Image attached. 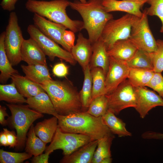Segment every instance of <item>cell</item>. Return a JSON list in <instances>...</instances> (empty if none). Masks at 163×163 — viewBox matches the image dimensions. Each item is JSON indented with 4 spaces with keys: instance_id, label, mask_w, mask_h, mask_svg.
Wrapping results in <instances>:
<instances>
[{
    "instance_id": "obj_44",
    "label": "cell",
    "mask_w": 163,
    "mask_h": 163,
    "mask_svg": "<svg viewBox=\"0 0 163 163\" xmlns=\"http://www.w3.org/2000/svg\"><path fill=\"white\" fill-rule=\"evenodd\" d=\"M50 154L45 152L37 156H34L31 160L33 163H48Z\"/></svg>"
},
{
    "instance_id": "obj_18",
    "label": "cell",
    "mask_w": 163,
    "mask_h": 163,
    "mask_svg": "<svg viewBox=\"0 0 163 163\" xmlns=\"http://www.w3.org/2000/svg\"><path fill=\"white\" fill-rule=\"evenodd\" d=\"M98 140H92L70 155L64 156L61 163H91Z\"/></svg>"
},
{
    "instance_id": "obj_48",
    "label": "cell",
    "mask_w": 163,
    "mask_h": 163,
    "mask_svg": "<svg viewBox=\"0 0 163 163\" xmlns=\"http://www.w3.org/2000/svg\"><path fill=\"white\" fill-rule=\"evenodd\" d=\"M127 1H129L133 2H140L145 1H147V0H125Z\"/></svg>"
},
{
    "instance_id": "obj_23",
    "label": "cell",
    "mask_w": 163,
    "mask_h": 163,
    "mask_svg": "<svg viewBox=\"0 0 163 163\" xmlns=\"http://www.w3.org/2000/svg\"><path fill=\"white\" fill-rule=\"evenodd\" d=\"M58 127V118L53 116L37 123L34 126V131L38 137L47 143L52 141Z\"/></svg>"
},
{
    "instance_id": "obj_16",
    "label": "cell",
    "mask_w": 163,
    "mask_h": 163,
    "mask_svg": "<svg viewBox=\"0 0 163 163\" xmlns=\"http://www.w3.org/2000/svg\"><path fill=\"white\" fill-rule=\"evenodd\" d=\"M71 53L84 71L91 61L92 54V44L89 39L85 38L80 32L78 35L76 43L72 48Z\"/></svg>"
},
{
    "instance_id": "obj_9",
    "label": "cell",
    "mask_w": 163,
    "mask_h": 163,
    "mask_svg": "<svg viewBox=\"0 0 163 163\" xmlns=\"http://www.w3.org/2000/svg\"><path fill=\"white\" fill-rule=\"evenodd\" d=\"M93 140L89 136L80 134L66 133L58 127L45 152L50 154L54 150L61 149L64 156L68 155Z\"/></svg>"
},
{
    "instance_id": "obj_32",
    "label": "cell",
    "mask_w": 163,
    "mask_h": 163,
    "mask_svg": "<svg viewBox=\"0 0 163 163\" xmlns=\"http://www.w3.org/2000/svg\"><path fill=\"white\" fill-rule=\"evenodd\" d=\"M114 138V136L112 135L98 140L91 163H101L104 159L111 157L110 148Z\"/></svg>"
},
{
    "instance_id": "obj_19",
    "label": "cell",
    "mask_w": 163,
    "mask_h": 163,
    "mask_svg": "<svg viewBox=\"0 0 163 163\" xmlns=\"http://www.w3.org/2000/svg\"><path fill=\"white\" fill-rule=\"evenodd\" d=\"M92 46V54L89 63L90 69L100 67L106 76L109 68V57L101 38L93 44Z\"/></svg>"
},
{
    "instance_id": "obj_15",
    "label": "cell",
    "mask_w": 163,
    "mask_h": 163,
    "mask_svg": "<svg viewBox=\"0 0 163 163\" xmlns=\"http://www.w3.org/2000/svg\"><path fill=\"white\" fill-rule=\"evenodd\" d=\"M22 61L28 65L37 64L47 66L46 55L36 43L30 37L24 39L21 48Z\"/></svg>"
},
{
    "instance_id": "obj_4",
    "label": "cell",
    "mask_w": 163,
    "mask_h": 163,
    "mask_svg": "<svg viewBox=\"0 0 163 163\" xmlns=\"http://www.w3.org/2000/svg\"><path fill=\"white\" fill-rule=\"evenodd\" d=\"M68 0H27L26 8L29 11L37 14L49 20L61 24L75 33L83 29V21L73 20L67 15L66 9L69 6Z\"/></svg>"
},
{
    "instance_id": "obj_21",
    "label": "cell",
    "mask_w": 163,
    "mask_h": 163,
    "mask_svg": "<svg viewBox=\"0 0 163 163\" xmlns=\"http://www.w3.org/2000/svg\"><path fill=\"white\" fill-rule=\"evenodd\" d=\"M11 78L18 92L24 97L27 98L33 97L45 91L40 84L18 73L12 75Z\"/></svg>"
},
{
    "instance_id": "obj_30",
    "label": "cell",
    "mask_w": 163,
    "mask_h": 163,
    "mask_svg": "<svg viewBox=\"0 0 163 163\" xmlns=\"http://www.w3.org/2000/svg\"><path fill=\"white\" fill-rule=\"evenodd\" d=\"M0 101L21 104L26 103V99L19 93L12 82L8 84L0 85Z\"/></svg>"
},
{
    "instance_id": "obj_46",
    "label": "cell",
    "mask_w": 163,
    "mask_h": 163,
    "mask_svg": "<svg viewBox=\"0 0 163 163\" xmlns=\"http://www.w3.org/2000/svg\"><path fill=\"white\" fill-rule=\"evenodd\" d=\"M0 145L5 147L9 146L6 135L4 131L0 133Z\"/></svg>"
},
{
    "instance_id": "obj_33",
    "label": "cell",
    "mask_w": 163,
    "mask_h": 163,
    "mask_svg": "<svg viewBox=\"0 0 163 163\" xmlns=\"http://www.w3.org/2000/svg\"><path fill=\"white\" fill-rule=\"evenodd\" d=\"M126 63L129 68L153 70V66L149 53L138 49L133 56Z\"/></svg>"
},
{
    "instance_id": "obj_8",
    "label": "cell",
    "mask_w": 163,
    "mask_h": 163,
    "mask_svg": "<svg viewBox=\"0 0 163 163\" xmlns=\"http://www.w3.org/2000/svg\"><path fill=\"white\" fill-rule=\"evenodd\" d=\"M30 37L39 46L49 59L53 61L56 57L74 65L77 62L71 53L60 47L57 43L44 34L35 25H29L27 29Z\"/></svg>"
},
{
    "instance_id": "obj_50",
    "label": "cell",
    "mask_w": 163,
    "mask_h": 163,
    "mask_svg": "<svg viewBox=\"0 0 163 163\" xmlns=\"http://www.w3.org/2000/svg\"><path fill=\"white\" fill-rule=\"evenodd\" d=\"M161 43H162L163 46V40H161Z\"/></svg>"
},
{
    "instance_id": "obj_17",
    "label": "cell",
    "mask_w": 163,
    "mask_h": 163,
    "mask_svg": "<svg viewBox=\"0 0 163 163\" xmlns=\"http://www.w3.org/2000/svg\"><path fill=\"white\" fill-rule=\"evenodd\" d=\"M146 2L147 1L133 2L125 0H102V4L107 12L122 11L140 18L143 14L141 9Z\"/></svg>"
},
{
    "instance_id": "obj_2",
    "label": "cell",
    "mask_w": 163,
    "mask_h": 163,
    "mask_svg": "<svg viewBox=\"0 0 163 163\" xmlns=\"http://www.w3.org/2000/svg\"><path fill=\"white\" fill-rule=\"evenodd\" d=\"M69 6L81 15L83 28L87 31L92 44L101 37L105 25L113 18L112 14L105 11L102 0H89L85 3L79 1L70 2Z\"/></svg>"
},
{
    "instance_id": "obj_36",
    "label": "cell",
    "mask_w": 163,
    "mask_h": 163,
    "mask_svg": "<svg viewBox=\"0 0 163 163\" xmlns=\"http://www.w3.org/2000/svg\"><path fill=\"white\" fill-rule=\"evenodd\" d=\"M150 6L145 9L148 15L156 16L160 19L161 26L160 30L163 33V0H147Z\"/></svg>"
},
{
    "instance_id": "obj_49",
    "label": "cell",
    "mask_w": 163,
    "mask_h": 163,
    "mask_svg": "<svg viewBox=\"0 0 163 163\" xmlns=\"http://www.w3.org/2000/svg\"><path fill=\"white\" fill-rule=\"evenodd\" d=\"M79 1L83 3H86L87 2L86 0H79Z\"/></svg>"
},
{
    "instance_id": "obj_25",
    "label": "cell",
    "mask_w": 163,
    "mask_h": 163,
    "mask_svg": "<svg viewBox=\"0 0 163 163\" xmlns=\"http://www.w3.org/2000/svg\"><path fill=\"white\" fill-rule=\"evenodd\" d=\"M115 115L113 112L108 110L102 116L104 123L113 134L119 137L131 136L132 133L126 129V123Z\"/></svg>"
},
{
    "instance_id": "obj_35",
    "label": "cell",
    "mask_w": 163,
    "mask_h": 163,
    "mask_svg": "<svg viewBox=\"0 0 163 163\" xmlns=\"http://www.w3.org/2000/svg\"><path fill=\"white\" fill-rule=\"evenodd\" d=\"M31 154L26 152L22 153L15 152L0 150V163H21L30 158Z\"/></svg>"
},
{
    "instance_id": "obj_38",
    "label": "cell",
    "mask_w": 163,
    "mask_h": 163,
    "mask_svg": "<svg viewBox=\"0 0 163 163\" xmlns=\"http://www.w3.org/2000/svg\"><path fill=\"white\" fill-rule=\"evenodd\" d=\"M146 86L156 91L163 98V76L161 72H154L152 78Z\"/></svg>"
},
{
    "instance_id": "obj_22",
    "label": "cell",
    "mask_w": 163,
    "mask_h": 163,
    "mask_svg": "<svg viewBox=\"0 0 163 163\" xmlns=\"http://www.w3.org/2000/svg\"><path fill=\"white\" fill-rule=\"evenodd\" d=\"M26 103L30 108L41 113L54 116L57 114L50 98L45 91L34 97L27 98Z\"/></svg>"
},
{
    "instance_id": "obj_28",
    "label": "cell",
    "mask_w": 163,
    "mask_h": 163,
    "mask_svg": "<svg viewBox=\"0 0 163 163\" xmlns=\"http://www.w3.org/2000/svg\"><path fill=\"white\" fill-rule=\"evenodd\" d=\"M154 72L153 70L130 68L128 79L135 88L146 86L152 78Z\"/></svg>"
},
{
    "instance_id": "obj_3",
    "label": "cell",
    "mask_w": 163,
    "mask_h": 163,
    "mask_svg": "<svg viewBox=\"0 0 163 163\" xmlns=\"http://www.w3.org/2000/svg\"><path fill=\"white\" fill-rule=\"evenodd\" d=\"M40 84L49 96L57 114L65 116L83 111L79 93L69 82L52 80Z\"/></svg>"
},
{
    "instance_id": "obj_10",
    "label": "cell",
    "mask_w": 163,
    "mask_h": 163,
    "mask_svg": "<svg viewBox=\"0 0 163 163\" xmlns=\"http://www.w3.org/2000/svg\"><path fill=\"white\" fill-rule=\"evenodd\" d=\"M129 39L139 50L148 53L157 50L156 40L149 27L148 15L145 9L142 17L133 24Z\"/></svg>"
},
{
    "instance_id": "obj_40",
    "label": "cell",
    "mask_w": 163,
    "mask_h": 163,
    "mask_svg": "<svg viewBox=\"0 0 163 163\" xmlns=\"http://www.w3.org/2000/svg\"><path fill=\"white\" fill-rule=\"evenodd\" d=\"M7 137L8 143L10 148H14L17 145L18 141L17 135L14 131H9L6 128H3Z\"/></svg>"
},
{
    "instance_id": "obj_24",
    "label": "cell",
    "mask_w": 163,
    "mask_h": 163,
    "mask_svg": "<svg viewBox=\"0 0 163 163\" xmlns=\"http://www.w3.org/2000/svg\"><path fill=\"white\" fill-rule=\"evenodd\" d=\"M21 67L25 76L37 83L42 84L53 80L46 65L40 64L27 66L21 65Z\"/></svg>"
},
{
    "instance_id": "obj_42",
    "label": "cell",
    "mask_w": 163,
    "mask_h": 163,
    "mask_svg": "<svg viewBox=\"0 0 163 163\" xmlns=\"http://www.w3.org/2000/svg\"><path fill=\"white\" fill-rule=\"evenodd\" d=\"M18 0H2L0 5L3 10L12 11L15 9V5Z\"/></svg>"
},
{
    "instance_id": "obj_5",
    "label": "cell",
    "mask_w": 163,
    "mask_h": 163,
    "mask_svg": "<svg viewBox=\"0 0 163 163\" xmlns=\"http://www.w3.org/2000/svg\"><path fill=\"white\" fill-rule=\"evenodd\" d=\"M11 115L7 120L8 124L16 129L18 141L16 150L23 149L25 146L27 132L33 123L43 117V115L31 108L28 105L20 104H6Z\"/></svg>"
},
{
    "instance_id": "obj_6",
    "label": "cell",
    "mask_w": 163,
    "mask_h": 163,
    "mask_svg": "<svg viewBox=\"0 0 163 163\" xmlns=\"http://www.w3.org/2000/svg\"><path fill=\"white\" fill-rule=\"evenodd\" d=\"M5 32L4 44L6 54L12 65L17 66L22 61L21 48L24 39L15 12L10 13Z\"/></svg>"
},
{
    "instance_id": "obj_13",
    "label": "cell",
    "mask_w": 163,
    "mask_h": 163,
    "mask_svg": "<svg viewBox=\"0 0 163 163\" xmlns=\"http://www.w3.org/2000/svg\"><path fill=\"white\" fill-rule=\"evenodd\" d=\"M33 19L35 25L45 36L61 45L65 50L71 52L72 48L63 40V32L67 28L65 26L46 19L34 13Z\"/></svg>"
},
{
    "instance_id": "obj_7",
    "label": "cell",
    "mask_w": 163,
    "mask_h": 163,
    "mask_svg": "<svg viewBox=\"0 0 163 163\" xmlns=\"http://www.w3.org/2000/svg\"><path fill=\"white\" fill-rule=\"evenodd\" d=\"M139 18L127 13L119 18L113 19L107 23L101 36L107 50L117 41L129 39L132 26Z\"/></svg>"
},
{
    "instance_id": "obj_39",
    "label": "cell",
    "mask_w": 163,
    "mask_h": 163,
    "mask_svg": "<svg viewBox=\"0 0 163 163\" xmlns=\"http://www.w3.org/2000/svg\"><path fill=\"white\" fill-rule=\"evenodd\" d=\"M52 72L54 75L59 77H66L69 73L68 67L62 62L55 64L53 67Z\"/></svg>"
},
{
    "instance_id": "obj_29",
    "label": "cell",
    "mask_w": 163,
    "mask_h": 163,
    "mask_svg": "<svg viewBox=\"0 0 163 163\" xmlns=\"http://www.w3.org/2000/svg\"><path fill=\"white\" fill-rule=\"evenodd\" d=\"M83 71L84 78L83 85L79 93L82 109H88L92 100V81L89 64Z\"/></svg>"
},
{
    "instance_id": "obj_43",
    "label": "cell",
    "mask_w": 163,
    "mask_h": 163,
    "mask_svg": "<svg viewBox=\"0 0 163 163\" xmlns=\"http://www.w3.org/2000/svg\"><path fill=\"white\" fill-rule=\"evenodd\" d=\"M141 136L144 139H163V133L152 131L145 132L142 134Z\"/></svg>"
},
{
    "instance_id": "obj_41",
    "label": "cell",
    "mask_w": 163,
    "mask_h": 163,
    "mask_svg": "<svg viewBox=\"0 0 163 163\" xmlns=\"http://www.w3.org/2000/svg\"><path fill=\"white\" fill-rule=\"evenodd\" d=\"M74 32L71 30H65L63 32L62 39L69 46L72 48L74 46L75 37Z\"/></svg>"
},
{
    "instance_id": "obj_27",
    "label": "cell",
    "mask_w": 163,
    "mask_h": 163,
    "mask_svg": "<svg viewBox=\"0 0 163 163\" xmlns=\"http://www.w3.org/2000/svg\"><path fill=\"white\" fill-rule=\"evenodd\" d=\"M27 135L25 149V152L34 156L42 154L46 149V143L36 135L33 124L30 127Z\"/></svg>"
},
{
    "instance_id": "obj_12",
    "label": "cell",
    "mask_w": 163,
    "mask_h": 163,
    "mask_svg": "<svg viewBox=\"0 0 163 163\" xmlns=\"http://www.w3.org/2000/svg\"><path fill=\"white\" fill-rule=\"evenodd\" d=\"M109 57V65L105 80L107 95L111 93L128 78L130 70L126 62Z\"/></svg>"
},
{
    "instance_id": "obj_1",
    "label": "cell",
    "mask_w": 163,
    "mask_h": 163,
    "mask_svg": "<svg viewBox=\"0 0 163 163\" xmlns=\"http://www.w3.org/2000/svg\"><path fill=\"white\" fill-rule=\"evenodd\" d=\"M55 117L58 118V127L63 132L85 135L93 140L113 135L102 117H94L86 111L65 116L57 114Z\"/></svg>"
},
{
    "instance_id": "obj_26",
    "label": "cell",
    "mask_w": 163,
    "mask_h": 163,
    "mask_svg": "<svg viewBox=\"0 0 163 163\" xmlns=\"http://www.w3.org/2000/svg\"><path fill=\"white\" fill-rule=\"evenodd\" d=\"M5 35L4 31L0 35V82L2 84L6 83L12 75L18 73L13 68L6 54L4 44Z\"/></svg>"
},
{
    "instance_id": "obj_20",
    "label": "cell",
    "mask_w": 163,
    "mask_h": 163,
    "mask_svg": "<svg viewBox=\"0 0 163 163\" xmlns=\"http://www.w3.org/2000/svg\"><path fill=\"white\" fill-rule=\"evenodd\" d=\"M138 50L129 39L117 41L107 51L109 56L126 62L133 56Z\"/></svg>"
},
{
    "instance_id": "obj_14",
    "label": "cell",
    "mask_w": 163,
    "mask_h": 163,
    "mask_svg": "<svg viewBox=\"0 0 163 163\" xmlns=\"http://www.w3.org/2000/svg\"><path fill=\"white\" fill-rule=\"evenodd\" d=\"M136 106L135 108L140 117L144 118L152 109L163 107V99L155 92L144 87L135 88Z\"/></svg>"
},
{
    "instance_id": "obj_31",
    "label": "cell",
    "mask_w": 163,
    "mask_h": 163,
    "mask_svg": "<svg viewBox=\"0 0 163 163\" xmlns=\"http://www.w3.org/2000/svg\"><path fill=\"white\" fill-rule=\"evenodd\" d=\"M92 77V98L107 94L105 86L106 76L102 69L96 67L91 69Z\"/></svg>"
},
{
    "instance_id": "obj_34",
    "label": "cell",
    "mask_w": 163,
    "mask_h": 163,
    "mask_svg": "<svg viewBox=\"0 0 163 163\" xmlns=\"http://www.w3.org/2000/svg\"><path fill=\"white\" fill-rule=\"evenodd\" d=\"M108 110L106 95L97 97L92 99L86 112L95 117H102Z\"/></svg>"
},
{
    "instance_id": "obj_11",
    "label": "cell",
    "mask_w": 163,
    "mask_h": 163,
    "mask_svg": "<svg viewBox=\"0 0 163 163\" xmlns=\"http://www.w3.org/2000/svg\"><path fill=\"white\" fill-rule=\"evenodd\" d=\"M108 110L116 115L123 110L129 107L135 108L136 100L135 88L128 80L121 83L113 92L107 95Z\"/></svg>"
},
{
    "instance_id": "obj_45",
    "label": "cell",
    "mask_w": 163,
    "mask_h": 163,
    "mask_svg": "<svg viewBox=\"0 0 163 163\" xmlns=\"http://www.w3.org/2000/svg\"><path fill=\"white\" fill-rule=\"evenodd\" d=\"M6 110L5 107L0 105V123L3 126L8 124V120L5 119V117H9Z\"/></svg>"
},
{
    "instance_id": "obj_47",
    "label": "cell",
    "mask_w": 163,
    "mask_h": 163,
    "mask_svg": "<svg viewBox=\"0 0 163 163\" xmlns=\"http://www.w3.org/2000/svg\"><path fill=\"white\" fill-rule=\"evenodd\" d=\"M112 159L111 157L106 158L103 160L101 163H111L112 162Z\"/></svg>"
},
{
    "instance_id": "obj_37",
    "label": "cell",
    "mask_w": 163,
    "mask_h": 163,
    "mask_svg": "<svg viewBox=\"0 0 163 163\" xmlns=\"http://www.w3.org/2000/svg\"><path fill=\"white\" fill-rule=\"evenodd\" d=\"M158 48L157 50L149 53L153 66L155 72H161L163 71V46L161 40H156Z\"/></svg>"
}]
</instances>
